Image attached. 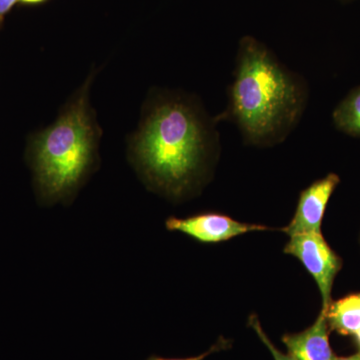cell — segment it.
Segmentation results:
<instances>
[{
  "label": "cell",
  "mask_w": 360,
  "mask_h": 360,
  "mask_svg": "<svg viewBox=\"0 0 360 360\" xmlns=\"http://www.w3.org/2000/svg\"><path fill=\"white\" fill-rule=\"evenodd\" d=\"M94 153L96 134L84 96L33 144V168L44 200L70 198L89 174Z\"/></svg>",
  "instance_id": "cell-3"
},
{
  "label": "cell",
  "mask_w": 360,
  "mask_h": 360,
  "mask_svg": "<svg viewBox=\"0 0 360 360\" xmlns=\"http://www.w3.org/2000/svg\"><path fill=\"white\" fill-rule=\"evenodd\" d=\"M202 118L182 101H165L153 111L137 136L134 155L153 186L174 196L186 193L212 146Z\"/></svg>",
  "instance_id": "cell-2"
},
{
  "label": "cell",
  "mask_w": 360,
  "mask_h": 360,
  "mask_svg": "<svg viewBox=\"0 0 360 360\" xmlns=\"http://www.w3.org/2000/svg\"><path fill=\"white\" fill-rule=\"evenodd\" d=\"M328 310L322 309L311 326L302 333H288L283 342L295 360H333L335 355L329 343Z\"/></svg>",
  "instance_id": "cell-7"
},
{
  "label": "cell",
  "mask_w": 360,
  "mask_h": 360,
  "mask_svg": "<svg viewBox=\"0 0 360 360\" xmlns=\"http://www.w3.org/2000/svg\"><path fill=\"white\" fill-rule=\"evenodd\" d=\"M20 1L25 2V4H37V2H41L44 0H20Z\"/></svg>",
  "instance_id": "cell-14"
},
{
  "label": "cell",
  "mask_w": 360,
  "mask_h": 360,
  "mask_svg": "<svg viewBox=\"0 0 360 360\" xmlns=\"http://www.w3.org/2000/svg\"><path fill=\"white\" fill-rule=\"evenodd\" d=\"M307 99L302 78L257 39L241 40L225 117L238 125L246 143L283 141L300 122Z\"/></svg>",
  "instance_id": "cell-1"
},
{
  "label": "cell",
  "mask_w": 360,
  "mask_h": 360,
  "mask_svg": "<svg viewBox=\"0 0 360 360\" xmlns=\"http://www.w3.org/2000/svg\"><path fill=\"white\" fill-rule=\"evenodd\" d=\"M248 324L257 333L260 340L269 348L270 354L274 356V360H295L290 354H283L281 350L277 349L276 345L270 341L269 336L266 335V333L262 329V324L258 321L257 315H251L250 319H248Z\"/></svg>",
  "instance_id": "cell-10"
},
{
  "label": "cell",
  "mask_w": 360,
  "mask_h": 360,
  "mask_svg": "<svg viewBox=\"0 0 360 360\" xmlns=\"http://www.w3.org/2000/svg\"><path fill=\"white\" fill-rule=\"evenodd\" d=\"M333 360H360V352L356 354L350 355V356L338 357L335 356Z\"/></svg>",
  "instance_id": "cell-13"
},
{
  "label": "cell",
  "mask_w": 360,
  "mask_h": 360,
  "mask_svg": "<svg viewBox=\"0 0 360 360\" xmlns=\"http://www.w3.org/2000/svg\"><path fill=\"white\" fill-rule=\"evenodd\" d=\"M354 336L355 338H356L357 343H359V347L360 349V328L359 329V330L356 331V333H355Z\"/></svg>",
  "instance_id": "cell-15"
},
{
  "label": "cell",
  "mask_w": 360,
  "mask_h": 360,
  "mask_svg": "<svg viewBox=\"0 0 360 360\" xmlns=\"http://www.w3.org/2000/svg\"><path fill=\"white\" fill-rule=\"evenodd\" d=\"M231 341L225 340L224 338H220L219 341L214 345H212L210 350L205 352V354L198 355V356L187 357V359H163V357L160 356H150L146 360H203L208 355L214 354V352H219L220 350L226 349L227 347H231Z\"/></svg>",
  "instance_id": "cell-11"
},
{
  "label": "cell",
  "mask_w": 360,
  "mask_h": 360,
  "mask_svg": "<svg viewBox=\"0 0 360 360\" xmlns=\"http://www.w3.org/2000/svg\"><path fill=\"white\" fill-rule=\"evenodd\" d=\"M336 129L360 137V86L352 89L336 106L333 115Z\"/></svg>",
  "instance_id": "cell-9"
},
{
  "label": "cell",
  "mask_w": 360,
  "mask_h": 360,
  "mask_svg": "<svg viewBox=\"0 0 360 360\" xmlns=\"http://www.w3.org/2000/svg\"><path fill=\"white\" fill-rule=\"evenodd\" d=\"M169 231H179L201 243H219L252 231H267L259 224H243L220 213H200L186 219L169 217L165 221Z\"/></svg>",
  "instance_id": "cell-5"
},
{
  "label": "cell",
  "mask_w": 360,
  "mask_h": 360,
  "mask_svg": "<svg viewBox=\"0 0 360 360\" xmlns=\"http://www.w3.org/2000/svg\"><path fill=\"white\" fill-rule=\"evenodd\" d=\"M329 328L342 335H354L360 328V292L333 302L328 311Z\"/></svg>",
  "instance_id": "cell-8"
},
{
  "label": "cell",
  "mask_w": 360,
  "mask_h": 360,
  "mask_svg": "<svg viewBox=\"0 0 360 360\" xmlns=\"http://www.w3.org/2000/svg\"><path fill=\"white\" fill-rule=\"evenodd\" d=\"M284 252L300 259L314 277L321 291L322 309L328 310L331 300L333 281L342 266L340 257L328 245L321 232L293 234Z\"/></svg>",
  "instance_id": "cell-4"
},
{
  "label": "cell",
  "mask_w": 360,
  "mask_h": 360,
  "mask_svg": "<svg viewBox=\"0 0 360 360\" xmlns=\"http://www.w3.org/2000/svg\"><path fill=\"white\" fill-rule=\"evenodd\" d=\"M18 1H20V0H0V20L4 18V16L11 11V7Z\"/></svg>",
  "instance_id": "cell-12"
},
{
  "label": "cell",
  "mask_w": 360,
  "mask_h": 360,
  "mask_svg": "<svg viewBox=\"0 0 360 360\" xmlns=\"http://www.w3.org/2000/svg\"><path fill=\"white\" fill-rule=\"evenodd\" d=\"M340 182L338 174H329L305 188L300 193L293 219L283 231L288 236L304 232H321L324 213Z\"/></svg>",
  "instance_id": "cell-6"
}]
</instances>
